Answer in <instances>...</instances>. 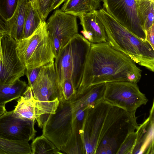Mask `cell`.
<instances>
[{
	"label": "cell",
	"mask_w": 154,
	"mask_h": 154,
	"mask_svg": "<svg viewBox=\"0 0 154 154\" xmlns=\"http://www.w3.org/2000/svg\"><path fill=\"white\" fill-rule=\"evenodd\" d=\"M135 114L103 100L87 109L82 139L87 154H119L123 143L139 125Z\"/></svg>",
	"instance_id": "obj_1"
},
{
	"label": "cell",
	"mask_w": 154,
	"mask_h": 154,
	"mask_svg": "<svg viewBox=\"0 0 154 154\" xmlns=\"http://www.w3.org/2000/svg\"><path fill=\"white\" fill-rule=\"evenodd\" d=\"M142 72L132 60L114 49L107 42L91 43L76 94L89 86L101 83L119 82L137 83Z\"/></svg>",
	"instance_id": "obj_2"
},
{
	"label": "cell",
	"mask_w": 154,
	"mask_h": 154,
	"mask_svg": "<svg viewBox=\"0 0 154 154\" xmlns=\"http://www.w3.org/2000/svg\"><path fill=\"white\" fill-rule=\"evenodd\" d=\"M97 15L104 26L107 42L136 63L154 72V49L149 43L130 31L104 9L97 10Z\"/></svg>",
	"instance_id": "obj_3"
},
{
	"label": "cell",
	"mask_w": 154,
	"mask_h": 154,
	"mask_svg": "<svg viewBox=\"0 0 154 154\" xmlns=\"http://www.w3.org/2000/svg\"><path fill=\"white\" fill-rule=\"evenodd\" d=\"M90 45L88 40L78 33L60 49L54 62L58 83L69 79L77 90Z\"/></svg>",
	"instance_id": "obj_4"
},
{
	"label": "cell",
	"mask_w": 154,
	"mask_h": 154,
	"mask_svg": "<svg viewBox=\"0 0 154 154\" xmlns=\"http://www.w3.org/2000/svg\"><path fill=\"white\" fill-rule=\"evenodd\" d=\"M16 42L17 55L26 69L43 66L54 62L55 58L53 43L43 20L27 38Z\"/></svg>",
	"instance_id": "obj_5"
},
{
	"label": "cell",
	"mask_w": 154,
	"mask_h": 154,
	"mask_svg": "<svg viewBox=\"0 0 154 154\" xmlns=\"http://www.w3.org/2000/svg\"><path fill=\"white\" fill-rule=\"evenodd\" d=\"M73 117L70 103L59 101L55 113L49 115L42 126V134L60 151L71 137Z\"/></svg>",
	"instance_id": "obj_6"
},
{
	"label": "cell",
	"mask_w": 154,
	"mask_h": 154,
	"mask_svg": "<svg viewBox=\"0 0 154 154\" xmlns=\"http://www.w3.org/2000/svg\"><path fill=\"white\" fill-rule=\"evenodd\" d=\"M103 100L133 114L148 100L140 91L137 83L128 82L106 83Z\"/></svg>",
	"instance_id": "obj_7"
},
{
	"label": "cell",
	"mask_w": 154,
	"mask_h": 154,
	"mask_svg": "<svg viewBox=\"0 0 154 154\" xmlns=\"http://www.w3.org/2000/svg\"><path fill=\"white\" fill-rule=\"evenodd\" d=\"M16 42L9 35H3L1 40L0 84L14 83L25 75L26 68L16 50Z\"/></svg>",
	"instance_id": "obj_8"
},
{
	"label": "cell",
	"mask_w": 154,
	"mask_h": 154,
	"mask_svg": "<svg viewBox=\"0 0 154 154\" xmlns=\"http://www.w3.org/2000/svg\"><path fill=\"white\" fill-rule=\"evenodd\" d=\"M104 9L133 34L146 40V32L138 17L136 0H101Z\"/></svg>",
	"instance_id": "obj_9"
},
{
	"label": "cell",
	"mask_w": 154,
	"mask_h": 154,
	"mask_svg": "<svg viewBox=\"0 0 154 154\" xmlns=\"http://www.w3.org/2000/svg\"><path fill=\"white\" fill-rule=\"evenodd\" d=\"M35 122L17 117L13 110L6 111L0 116V138L14 141L33 140L37 132Z\"/></svg>",
	"instance_id": "obj_10"
},
{
	"label": "cell",
	"mask_w": 154,
	"mask_h": 154,
	"mask_svg": "<svg viewBox=\"0 0 154 154\" xmlns=\"http://www.w3.org/2000/svg\"><path fill=\"white\" fill-rule=\"evenodd\" d=\"M46 27L50 37L58 38L61 48L79 33L77 17L60 9L56 10L50 17Z\"/></svg>",
	"instance_id": "obj_11"
},
{
	"label": "cell",
	"mask_w": 154,
	"mask_h": 154,
	"mask_svg": "<svg viewBox=\"0 0 154 154\" xmlns=\"http://www.w3.org/2000/svg\"><path fill=\"white\" fill-rule=\"evenodd\" d=\"M54 62L41 67L37 79L30 87L34 98L37 100L48 102L58 98L57 81Z\"/></svg>",
	"instance_id": "obj_12"
},
{
	"label": "cell",
	"mask_w": 154,
	"mask_h": 154,
	"mask_svg": "<svg viewBox=\"0 0 154 154\" xmlns=\"http://www.w3.org/2000/svg\"><path fill=\"white\" fill-rule=\"evenodd\" d=\"M13 110L17 117L25 120L35 121L47 114V110L42 102L34 98L31 88L29 86L20 97Z\"/></svg>",
	"instance_id": "obj_13"
},
{
	"label": "cell",
	"mask_w": 154,
	"mask_h": 154,
	"mask_svg": "<svg viewBox=\"0 0 154 154\" xmlns=\"http://www.w3.org/2000/svg\"><path fill=\"white\" fill-rule=\"evenodd\" d=\"M154 103L148 118L139 125L132 154H154Z\"/></svg>",
	"instance_id": "obj_14"
},
{
	"label": "cell",
	"mask_w": 154,
	"mask_h": 154,
	"mask_svg": "<svg viewBox=\"0 0 154 154\" xmlns=\"http://www.w3.org/2000/svg\"><path fill=\"white\" fill-rule=\"evenodd\" d=\"M94 10L79 17L83 30V36L91 43L106 42V34L104 26Z\"/></svg>",
	"instance_id": "obj_15"
},
{
	"label": "cell",
	"mask_w": 154,
	"mask_h": 154,
	"mask_svg": "<svg viewBox=\"0 0 154 154\" xmlns=\"http://www.w3.org/2000/svg\"><path fill=\"white\" fill-rule=\"evenodd\" d=\"M105 86L106 83L91 86L76 94L70 103L73 111L90 108L103 100Z\"/></svg>",
	"instance_id": "obj_16"
},
{
	"label": "cell",
	"mask_w": 154,
	"mask_h": 154,
	"mask_svg": "<svg viewBox=\"0 0 154 154\" xmlns=\"http://www.w3.org/2000/svg\"><path fill=\"white\" fill-rule=\"evenodd\" d=\"M30 0H17L16 8L11 17L8 20L9 35L16 41L23 39V27L27 5Z\"/></svg>",
	"instance_id": "obj_17"
},
{
	"label": "cell",
	"mask_w": 154,
	"mask_h": 154,
	"mask_svg": "<svg viewBox=\"0 0 154 154\" xmlns=\"http://www.w3.org/2000/svg\"><path fill=\"white\" fill-rule=\"evenodd\" d=\"M101 1L66 0L61 10L66 13L79 17L99 8Z\"/></svg>",
	"instance_id": "obj_18"
},
{
	"label": "cell",
	"mask_w": 154,
	"mask_h": 154,
	"mask_svg": "<svg viewBox=\"0 0 154 154\" xmlns=\"http://www.w3.org/2000/svg\"><path fill=\"white\" fill-rule=\"evenodd\" d=\"M28 86L26 82L19 79L11 84H0V106L19 98Z\"/></svg>",
	"instance_id": "obj_19"
},
{
	"label": "cell",
	"mask_w": 154,
	"mask_h": 154,
	"mask_svg": "<svg viewBox=\"0 0 154 154\" xmlns=\"http://www.w3.org/2000/svg\"><path fill=\"white\" fill-rule=\"evenodd\" d=\"M138 17L146 31L154 23V0H136Z\"/></svg>",
	"instance_id": "obj_20"
},
{
	"label": "cell",
	"mask_w": 154,
	"mask_h": 154,
	"mask_svg": "<svg viewBox=\"0 0 154 154\" xmlns=\"http://www.w3.org/2000/svg\"><path fill=\"white\" fill-rule=\"evenodd\" d=\"M83 125L74 122L71 137L66 146L61 151L69 154H85L82 137Z\"/></svg>",
	"instance_id": "obj_21"
},
{
	"label": "cell",
	"mask_w": 154,
	"mask_h": 154,
	"mask_svg": "<svg viewBox=\"0 0 154 154\" xmlns=\"http://www.w3.org/2000/svg\"><path fill=\"white\" fill-rule=\"evenodd\" d=\"M32 0L27 3L23 27V38L28 37L35 30L42 21Z\"/></svg>",
	"instance_id": "obj_22"
},
{
	"label": "cell",
	"mask_w": 154,
	"mask_h": 154,
	"mask_svg": "<svg viewBox=\"0 0 154 154\" xmlns=\"http://www.w3.org/2000/svg\"><path fill=\"white\" fill-rule=\"evenodd\" d=\"M32 154L27 141H14L0 138V154Z\"/></svg>",
	"instance_id": "obj_23"
},
{
	"label": "cell",
	"mask_w": 154,
	"mask_h": 154,
	"mask_svg": "<svg viewBox=\"0 0 154 154\" xmlns=\"http://www.w3.org/2000/svg\"><path fill=\"white\" fill-rule=\"evenodd\" d=\"M31 148L32 154L63 153L52 142L42 134L33 140Z\"/></svg>",
	"instance_id": "obj_24"
},
{
	"label": "cell",
	"mask_w": 154,
	"mask_h": 154,
	"mask_svg": "<svg viewBox=\"0 0 154 154\" xmlns=\"http://www.w3.org/2000/svg\"><path fill=\"white\" fill-rule=\"evenodd\" d=\"M57 90L59 101L69 103L74 98L77 92L72 82L68 79L60 83H57Z\"/></svg>",
	"instance_id": "obj_25"
},
{
	"label": "cell",
	"mask_w": 154,
	"mask_h": 154,
	"mask_svg": "<svg viewBox=\"0 0 154 154\" xmlns=\"http://www.w3.org/2000/svg\"><path fill=\"white\" fill-rule=\"evenodd\" d=\"M54 0H32L33 6L37 10L42 20L45 21L49 13L52 11Z\"/></svg>",
	"instance_id": "obj_26"
},
{
	"label": "cell",
	"mask_w": 154,
	"mask_h": 154,
	"mask_svg": "<svg viewBox=\"0 0 154 154\" xmlns=\"http://www.w3.org/2000/svg\"><path fill=\"white\" fill-rule=\"evenodd\" d=\"M17 0H0V14L7 21L12 15Z\"/></svg>",
	"instance_id": "obj_27"
},
{
	"label": "cell",
	"mask_w": 154,
	"mask_h": 154,
	"mask_svg": "<svg viewBox=\"0 0 154 154\" xmlns=\"http://www.w3.org/2000/svg\"><path fill=\"white\" fill-rule=\"evenodd\" d=\"M136 131L128 135L122 145L119 154H132L136 139Z\"/></svg>",
	"instance_id": "obj_28"
},
{
	"label": "cell",
	"mask_w": 154,
	"mask_h": 154,
	"mask_svg": "<svg viewBox=\"0 0 154 154\" xmlns=\"http://www.w3.org/2000/svg\"><path fill=\"white\" fill-rule=\"evenodd\" d=\"M41 67L27 69H26L25 75H26L28 79V85L30 87H31L37 79Z\"/></svg>",
	"instance_id": "obj_29"
},
{
	"label": "cell",
	"mask_w": 154,
	"mask_h": 154,
	"mask_svg": "<svg viewBox=\"0 0 154 154\" xmlns=\"http://www.w3.org/2000/svg\"><path fill=\"white\" fill-rule=\"evenodd\" d=\"M0 33L3 35H9L10 31L8 21L0 14Z\"/></svg>",
	"instance_id": "obj_30"
},
{
	"label": "cell",
	"mask_w": 154,
	"mask_h": 154,
	"mask_svg": "<svg viewBox=\"0 0 154 154\" xmlns=\"http://www.w3.org/2000/svg\"><path fill=\"white\" fill-rule=\"evenodd\" d=\"M146 40L154 49V23L146 32Z\"/></svg>",
	"instance_id": "obj_31"
},
{
	"label": "cell",
	"mask_w": 154,
	"mask_h": 154,
	"mask_svg": "<svg viewBox=\"0 0 154 154\" xmlns=\"http://www.w3.org/2000/svg\"><path fill=\"white\" fill-rule=\"evenodd\" d=\"M53 43L54 53L55 58L61 48L60 41L57 37H50Z\"/></svg>",
	"instance_id": "obj_32"
},
{
	"label": "cell",
	"mask_w": 154,
	"mask_h": 154,
	"mask_svg": "<svg viewBox=\"0 0 154 154\" xmlns=\"http://www.w3.org/2000/svg\"><path fill=\"white\" fill-rule=\"evenodd\" d=\"M66 0H54L52 6V10H54L62 4Z\"/></svg>",
	"instance_id": "obj_33"
},
{
	"label": "cell",
	"mask_w": 154,
	"mask_h": 154,
	"mask_svg": "<svg viewBox=\"0 0 154 154\" xmlns=\"http://www.w3.org/2000/svg\"><path fill=\"white\" fill-rule=\"evenodd\" d=\"M6 111L5 106H0V116Z\"/></svg>",
	"instance_id": "obj_34"
},
{
	"label": "cell",
	"mask_w": 154,
	"mask_h": 154,
	"mask_svg": "<svg viewBox=\"0 0 154 154\" xmlns=\"http://www.w3.org/2000/svg\"><path fill=\"white\" fill-rule=\"evenodd\" d=\"M3 35H0V58L1 55V40L2 37Z\"/></svg>",
	"instance_id": "obj_35"
},
{
	"label": "cell",
	"mask_w": 154,
	"mask_h": 154,
	"mask_svg": "<svg viewBox=\"0 0 154 154\" xmlns=\"http://www.w3.org/2000/svg\"><path fill=\"white\" fill-rule=\"evenodd\" d=\"M0 35H2V34H1V33H0Z\"/></svg>",
	"instance_id": "obj_36"
}]
</instances>
